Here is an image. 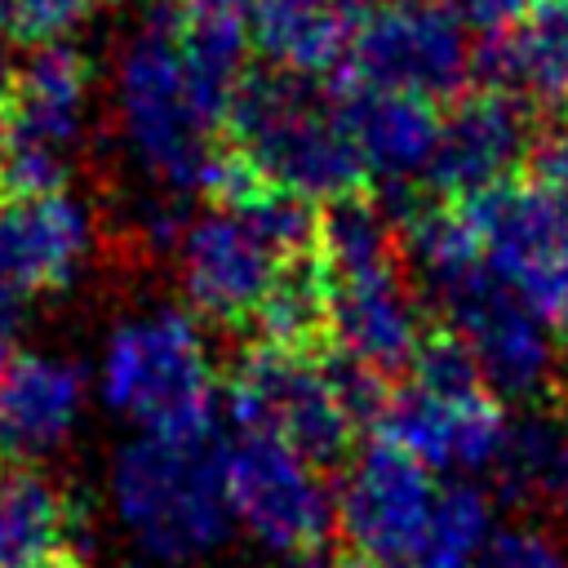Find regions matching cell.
I'll list each match as a JSON object with an SVG mask.
<instances>
[{
  "label": "cell",
  "mask_w": 568,
  "mask_h": 568,
  "mask_svg": "<svg viewBox=\"0 0 568 568\" xmlns=\"http://www.w3.org/2000/svg\"><path fill=\"white\" fill-rule=\"evenodd\" d=\"M266 342L275 346H306L328 324V271L320 257H297L280 271L262 315Z\"/></svg>",
  "instance_id": "obj_25"
},
{
  "label": "cell",
  "mask_w": 568,
  "mask_h": 568,
  "mask_svg": "<svg viewBox=\"0 0 568 568\" xmlns=\"http://www.w3.org/2000/svg\"><path fill=\"white\" fill-rule=\"evenodd\" d=\"M182 18H240V9H253V0H169Z\"/></svg>",
  "instance_id": "obj_33"
},
{
  "label": "cell",
  "mask_w": 568,
  "mask_h": 568,
  "mask_svg": "<svg viewBox=\"0 0 568 568\" xmlns=\"http://www.w3.org/2000/svg\"><path fill=\"white\" fill-rule=\"evenodd\" d=\"M93 532L84 506H75L36 466H0V568H27L40 559L89 555Z\"/></svg>",
  "instance_id": "obj_20"
},
{
  "label": "cell",
  "mask_w": 568,
  "mask_h": 568,
  "mask_svg": "<svg viewBox=\"0 0 568 568\" xmlns=\"http://www.w3.org/2000/svg\"><path fill=\"white\" fill-rule=\"evenodd\" d=\"M355 22L342 0H253L248 44L271 71L320 80L351 58Z\"/></svg>",
  "instance_id": "obj_21"
},
{
  "label": "cell",
  "mask_w": 568,
  "mask_h": 568,
  "mask_svg": "<svg viewBox=\"0 0 568 568\" xmlns=\"http://www.w3.org/2000/svg\"><path fill=\"white\" fill-rule=\"evenodd\" d=\"M226 413L244 435L280 439L315 466H333L355 439L328 359H315L302 346L262 342L244 351L226 386Z\"/></svg>",
  "instance_id": "obj_7"
},
{
  "label": "cell",
  "mask_w": 568,
  "mask_h": 568,
  "mask_svg": "<svg viewBox=\"0 0 568 568\" xmlns=\"http://www.w3.org/2000/svg\"><path fill=\"white\" fill-rule=\"evenodd\" d=\"M89 413V373L58 351H18L0 373V466L58 457Z\"/></svg>",
  "instance_id": "obj_14"
},
{
  "label": "cell",
  "mask_w": 568,
  "mask_h": 568,
  "mask_svg": "<svg viewBox=\"0 0 568 568\" xmlns=\"http://www.w3.org/2000/svg\"><path fill=\"white\" fill-rule=\"evenodd\" d=\"M328 337L333 351L351 364L373 368L377 377L408 373L422 333V302L399 275V266L368 275H328Z\"/></svg>",
  "instance_id": "obj_16"
},
{
  "label": "cell",
  "mask_w": 568,
  "mask_h": 568,
  "mask_svg": "<svg viewBox=\"0 0 568 568\" xmlns=\"http://www.w3.org/2000/svg\"><path fill=\"white\" fill-rule=\"evenodd\" d=\"M475 568H568V541L541 519H515L488 537Z\"/></svg>",
  "instance_id": "obj_27"
},
{
  "label": "cell",
  "mask_w": 568,
  "mask_h": 568,
  "mask_svg": "<svg viewBox=\"0 0 568 568\" xmlns=\"http://www.w3.org/2000/svg\"><path fill=\"white\" fill-rule=\"evenodd\" d=\"M102 0H13V36L53 44L67 40Z\"/></svg>",
  "instance_id": "obj_29"
},
{
  "label": "cell",
  "mask_w": 568,
  "mask_h": 568,
  "mask_svg": "<svg viewBox=\"0 0 568 568\" xmlns=\"http://www.w3.org/2000/svg\"><path fill=\"white\" fill-rule=\"evenodd\" d=\"M342 4H368V0H342Z\"/></svg>",
  "instance_id": "obj_40"
},
{
  "label": "cell",
  "mask_w": 568,
  "mask_h": 568,
  "mask_svg": "<svg viewBox=\"0 0 568 568\" xmlns=\"http://www.w3.org/2000/svg\"><path fill=\"white\" fill-rule=\"evenodd\" d=\"M493 532H497L493 493L484 484H475V479L439 484V501H435L417 568H475V559Z\"/></svg>",
  "instance_id": "obj_24"
},
{
  "label": "cell",
  "mask_w": 568,
  "mask_h": 568,
  "mask_svg": "<svg viewBox=\"0 0 568 568\" xmlns=\"http://www.w3.org/2000/svg\"><path fill=\"white\" fill-rule=\"evenodd\" d=\"M13 27L9 22H0V102L9 98V89H13V75H18V58H13Z\"/></svg>",
  "instance_id": "obj_35"
},
{
  "label": "cell",
  "mask_w": 568,
  "mask_h": 568,
  "mask_svg": "<svg viewBox=\"0 0 568 568\" xmlns=\"http://www.w3.org/2000/svg\"><path fill=\"white\" fill-rule=\"evenodd\" d=\"M111 4H115V0H111Z\"/></svg>",
  "instance_id": "obj_42"
},
{
  "label": "cell",
  "mask_w": 568,
  "mask_h": 568,
  "mask_svg": "<svg viewBox=\"0 0 568 568\" xmlns=\"http://www.w3.org/2000/svg\"><path fill=\"white\" fill-rule=\"evenodd\" d=\"M226 493L235 524L280 559L324 546L337 524V493L324 466L266 435H240L226 448Z\"/></svg>",
  "instance_id": "obj_8"
},
{
  "label": "cell",
  "mask_w": 568,
  "mask_h": 568,
  "mask_svg": "<svg viewBox=\"0 0 568 568\" xmlns=\"http://www.w3.org/2000/svg\"><path fill=\"white\" fill-rule=\"evenodd\" d=\"M173 266L191 315L222 328H240L262 315L288 257L244 213L226 204H209L182 231L173 248Z\"/></svg>",
  "instance_id": "obj_11"
},
{
  "label": "cell",
  "mask_w": 568,
  "mask_h": 568,
  "mask_svg": "<svg viewBox=\"0 0 568 568\" xmlns=\"http://www.w3.org/2000/svg\"><path fill=\"white\" fill-rule=\"evenodd\" d=\"M320 262L328 275H368L395 266L399 253V222L390 204H377L368 195H346L324 204L320 213Z\"/></svg>",
  "instance_id": "obj_23"
},
{
  "label": "cell",
  "mask_w": 568,
  "mask_h": 568,
  "mask_svg": "<svg viewBox=\"0 0 568 568\" xmlns=\"http://www.w3.org/2000/svg\"><path fill=\"white\" fill-rule=\"evenodd\" d=\"M537 138L541 133L524 98L501 89L462 93L439 124V146L426 186H435L444 200L470 204L515 182V173L532 160Z\"/></svg>",
  "instance_id": "obj_13"
},
{
  "label": "cell",
  "mask_w": 568,
  "mask_h": 568,
  "mask_svg": "<svg viewBox=\"0 0 568 568\" xmlns=\"http://www.w3.org/2000/svg\"><path fill=\"white\" fill-rule=\"evenodd\" d=\"M337 115L364 164V178L382 182L390 200L417 191V182L430 178V160L444 124L435 102L355 80L351 89H342Z\"/></svg>",
  "instance_id": "obj_17"
},
{
  "label": "cell",
  "mask_w": 568,
  "mask_h": 568,
  "mask_svg": "<svg viewBox=\"0 0 568 568\" xmlns=\"http://www.w3.org/2000/svg\"><path fill=\"white\" fill-rule=\"evenodd\" d=\"M248 36L240 18H182L173 4L142 13L111 62V133L142 186L204 191L244 84Z\"/></svg>",
  "instance_id": "obj_1"
},
{
  "label": "cell",
  "mask_w": 568,
  "mask_h": 568,
  "mask_svg": "<svg viewBox=\"0 0 568 568\" xmlns=\"http://www.w3.org/2000/svg\"><path fill=\"white\" fill-rule=\"evenodd\" d=\"M559 390L568 395V346H564V359H559Z\"/></svg>",
  "instance_id": "obj_38"
},
{
  "label": "cell",
  "mask_w": 568,
  "mask_h": 568,
  "mask_svg": "<svg viewBox=\"0 0 568 568\" xmlns=\"http://www.w3.org/2000/svg\"><path fill=\"white\" fill-rule=\"evenodd\" d=\"M408 386L417 390H430V395H444V399H470V395H488L484 386V373L470 355V346L457 337V333H430L413 364H408Z\"/></svg>",
  "instance_id": "obj_26"
},
{
  "label": "cell",
  "mask_w": 568,
  "mask_h": 568,
  "mask_svg": "<svg viewBox=\"0 0 568 568\" xmlns=\"http://www.w3.org/2000/svg\"><path fill=\"white\" fill-rule=\"evenodd\" d=\"M346 62L364 84L439 102L466 93V80L475 71V49L453 13L426 0H395V4H373L355 22Z\"/></svg>",
  "instance_id": "obj_10"
},
{
  "label": "cell",
  "mask_w": 568,
  "mask_h": 568,
  "mask_svg": "<svg viewBox=\"0 0 568 568\" xmlns=\"http://www.w3.org/2000/svg\"><path fill=\"white\" fill-rule=\"evenodd\" d=\"M115 524L151 564H195L226 546L235 515L226 448L209 435H129L106 466Z\"/></svg>",
  "instance_id": "obj_2"
},
{
  "label": "cell",
  "mask_w": 568,
  "mask_h": 568,
  "mask_svg": "<svg viewBox=\"0 0 568 568\" xmlns=\"http://www.w3.org/2000/svg\"><path fill=\"white\" fill-rule=\"evenodd\" d=\"M27 568H80L75 559H40V564H27Z\"/></svg>",
  "instance_id": "obj_37"
},
{
  "label": "cell",
  "mask_w": 568,
  "mask_h": 568,
  "mask_svg": "<svg viewBox=\"0 0 568 568\" xmlns=\"http://www.w3.org/2000/svg\"><path fill=\"white\" fill-rule=\"evenodd\" d=\"M435 501H439L435 470L377 435L346 466V479L337 488V528L351 541L355 559L386 568H417Z\"/></svg>",
  "instance_id": "obj_9"
},
{
  "label": "cell",
  "mask_w": 568,
  "mask_h": 568,
  "mask_svg": "<svg viewBox=\"0 0 568 568\" xmlns=\"http://www.w3.org/2000/svg\"><path fill=\"white\" fill-rule=\"evenodd\" d=\"M506 426H510V417L497 408L493 395L444 399V395H430L417 386H404L399 395H390V404L377 422L382 439L399 444L435 475L444 470L457 479L493 475L501 444H506Z\"/></svg>",
  "instance_id": "obj_15"
},
{
  "label": "cell",
  "mask_w": 568,
  "mask_h": 568,
  "mask_svg": "<svg viewBox=\"0 0 568 568\" xmlns=\"http://www.w3.org/2000/svg\"><path fill=\"white\" fill-rule=\"evenodd\" d=\"M22 306H13V302H0V373L9 368V359L18 355L13 351V342H18V328H22Z\"/></svg>",
  "instance_id": "obj_34"
},
{
  "label": "cell",
  "mask_w": 568,
  "mask_h": 568,
  "mask_svg": "<svg viewBox=\"0 0 568 568\" xmlns=\"http://www.w3.org/2000/svg\"><path fill=\"white\" fill-rule=\"evenodd\" d=\"M102 244L98 209L75 191L0 200V302H27L75 288Z\"/></svg>",
  "instance_id": "obj_12"
},
{
  "label": "cell",
  "mask_w": 568,
  "mask_h": 568,
  "mask_svg": "<svg viewBox=\"0 0 568 568\" xmlns=\"http://www.w3.org/2000/svg\"><path fill=\"white\" fill-rule=\"evenodd\" d=\"M93 395L138 430L209 435L217 413V364L200 315L178 302L120 311L98 346Z\"/></svg>",
  "instance_id": "obj_3"
},
{
  "label": "cell",
  "mask_w": 568,
  "mask_h": 568,
  "mask_svg": "<svg viewBox=\"0 0 568 568\" xmlns=\"http://www.w3.org/2000/svg\"><path fill=\"white\" fill-rule=\"evenodd\" d=\"M0 146H4V124H0Z\"/></svg>",
  "instance_id": "obj_41"
},
{
  "label": "cell",
  "mask_w": 568,
  "mask_h": 568,
  "mask_svg": "<svg viewBox=\"0 0 568 568\" xmlns=\"http://www.w3.org/2000/svg\"><path fill=\"white\" fill-rule=\"evenodd\" d=\"M426 4H435V9L453 13L462 27H479V31L497 36V31L515 27L532 0H426Z\"/></svg>",
  "instance_id": "obj_30"
},
{
  "label": "cell",
  "mask_w": 568,
  "mask_h": 568,
  "mask_svg": "<svg viewBox=\"0 0 568 568\" xmlns=\"http://www.w3.org/2000/svg\"><path fill=\"white\" fill-rule=\"evenodd\" d=\"M528 164H532V182H537L541 191H550L555 200L568 204V129L541 133Z\"/></svg>",
  "instance_id": "obj_31"
},
{
  "label": "cell",
  "mask_w": 568,
  "mask_h": 568,
  "mask_svg": "<svg viewBox=\"0 0 568 568\" xmlns=\"http://www.w3.org/2000/svg\"><path fill=\"white\" fill-rule=\"evenodd\" d=\"M235 155L275 191L306 204L346 200L364 182V164L346 138L337 102L311 80L284 71H248L231 102Z\"/></svg>",
  "instance_id": "obj_4"
},
{
  "label": "cell",
  "mask_w": 568,
  "mask_h": 568,
  "mask_svg": "<svg viewBox=\"0 0 568 568\" xmlns=\"http://www.w3.org/2000/svg\"><path fill=\"white\" fill-rule=\"evenodd\" d=\"M191 209H186V195H173V191H155V186H142L124 213V226L133 231V240L142 248H155V253H173L182 231L191 226Z\"/></svg>",
  "instance_id": "obj_28"
},
{
  "label": "cell",
  "mask_w": 568,
  "mask_h": 568,
  "mask_svg": "<svg viewBox=\"0 0 568 568\" xmlns=\"http://www.w3.org/2000/svg\"><path fill=\"white\" fill-rule=\"evenodd\" d=\"M120 568H164V564H151V559H138V564H120Z\"/></svg>",
  "instance_id": "obj_39"
},
{
  "label": "cell",
  "mask_w": 568,
  "mask_h": 568,
  "mask_svg": "<svg viewBox=\"0 0 568 568\" xmlns=\"http://www.w3.org/2000/svg\"><path fill=\"white\" fill-rule=\"evenodd\" d=\"M564 204V200H559ZM568 209V204H564ZM546 315L555 324H568V213H564V240H559V262H555V275H550V288H546Z\"/></svg>",
  "instance_id": "obj_32"
},
{
  "label": "cell",
  "mask_w": 568,
  "mask_h": 568,
  "mask_svg": "<svg viewBox=\"0 0 568 568\" xmlns=\"http://www.w3.org/2000/svg\"><path fill=\"white\" fill-rule=\"evenodd\" d=\"M488 89L541 106H568V0H532L524 18L475 49Z\"/></svg>",
  "instance_id": "obj_19"
},
{
  "label": "cell",
  "mask_w": 568,
  "mask_h": 568,
  "mask_svg": "<svg viewBox=\"0 0 568 568\" xmlns=\"http://www.w3.org/2000/svg\"><path fill=\"white\" fill-rule=\"evenodd\" d=\"M426 306H435L448 333H457L470 346L493 399L532 404L541 390L559 386L564 346L555 320L532 297L493 275L488 262L448 284L444 293H435Z\"/></svg>",
  "instance_id": "obj_6"
},
{
  "label": "cell",
  "mask_w": 568,
  "mask_h": 568,
  "mask_svg": "<svg viewBox=\"0 0 568 568\" xmlns=\"http://www.w3.org/2000/svg\"><path fill=\"white\" fill-rule=\"evenodd\" d=\"M462 209L475 226V240H479L493 275H501L510 288H519L524 297H532L546 311V288H550V275L559 262L568 209L537 182H506Z\"/></svg>",
  "instance_id": "obj_18"
},
{
  "label": "cell",
  "mask_w": 568,
  "mask_h": 568,
  "mask_svg": "<svg viewBox=\"0 0 568 568\" xmlns=\"http://www.w3.org/2000/svg\"><path fill=\"white\" fill-rule=\"evenodd\" d=\"M0 186L4 195L67 191V173L93 124V67L71 40L36 44L4 98Z\"/></svg>",
  "instance_id": "obj_5"
},
{
  "label": "cell",
  "mask_w": 568,
  "mask_h": 568,
  "mask_svg": "<svg viewBox=\"0 0 568 568\" xmlns=\"http://www.w3.org/2000/svg\"><path fill=\"white\" fill-rule=\"evenodd\" d=\"M280 568H346V559H337V555H328L324 546H315V550L284 555V559H280Z\"/></svg>",
  "instance_id": "obj_36"
},
{
  "label": "cell",
  "mask_w": 568,
  "mask_h": 568,
  "mask_svg": "<svg viewBox=\"0 0 568 568\" xmlns=\"http://www.w3.org/2000/svg\"><path fill=\"white\" fill-rule=\"evenodd\" d=\"M493 493L519 510H568V413L524 408L506 426Z\"/></svg>",
  "instance_id": "obj_22"
}]
</instances>
